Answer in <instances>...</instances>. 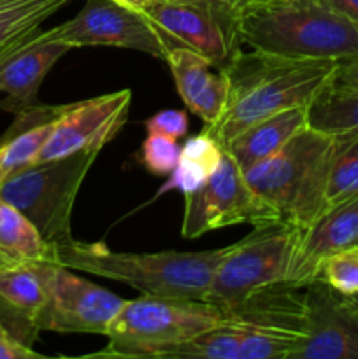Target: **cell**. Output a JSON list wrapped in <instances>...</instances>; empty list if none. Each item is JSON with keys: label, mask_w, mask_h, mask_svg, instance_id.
Listing matches in <instances>:
<instances>
[{"label": "cell", "mask_w": 358, "mask_h": 359, "mask_svg": "<svg viewBox=\"0 0 358 359\" xmlns=\"http://www.w3.org/2000/svg\"><path fill=\"white\" fill-rule=\"evenodd\" d=\"M346 298H347V300L351 302V304L354 305V307L358 309V293H357V294H353V297H346Z\"/></svg>", "instance_id": "cell-35"}, {"label": "cell", "mask_w": 358, "mask_h": 359, "mask_svg": "<svg viewBox=\"0 0 358 359\" xmlns=\"http://www.w3.org/2000/svg\"><path fill=\"white\" fill-rule=\"evenodd\" d=\"M167 359L204 358V359H241V335L234 314L227 323L195 337L190 342L175 347Z\"/></svg>", "instance_id": "cell-25"}, {"label": "cell", "mask_w": 358, "mask_h": 359, "mask_svg": "<svg viewBox=\"0 0 358 359\" xmlns=\"http://www.w3.org/2000/svg\"><path fill=\"white\" fill-rule=\"evenodd\" d=\"M56 263L0 262V326L23 346L37 340L39 316L49 297Z\"/></svg>", "instance_id": "cell-15"}, {"label": "cell", "mask_w": 358, "mask_h": 359, "mask_svg": "<svg viewBox=\"0 0 358 359\" xmlns=\"http://www.w3.org/2000/svg\"><path fill=\"white\" fill-rule=\"evenodd\" d=\"M279 221L249 186L244 170L225 151L220 168L193 193L185 195L181 235L199 238L204 233L234 224L263 226Z\"/></svg>", "instance_id": "cell-10"}, {"label": "cell", "mask_w": 358, "mask_h": 359, "mask_svg": "<svg viewBox=\"0 0 358 359\" xmlns=\"http://www.w3.org/2000/svg\"><path fill=\"white\" fill-rule=\"evenodd\" d=\"M304 290L305 340L290 359H358V309L319 280Z\"/></svg>", "instance_id": "cell-14"}, {"label": "cell", "mask_w": 358, "mask_h": 359, "mask_svg": "<svg viewBox=\"0 0 358 359\" xmlns=\"http://www.w3.org/2000/svg\"><path fill=\"white\" fill-rule=\"evenodd\" d=\"M41 354L32 347L23 346L0 326V359H39Z\"/></svg>", "instance_id": "cell-29"}, {"label": "cell", "mask_w": 358, "mask_h": 359, "mask_svg": "<svg viewBox=\"0 0 358 359\" xmlns=\"http://www.w3.org/2000/svg\"><path fill=\"white\" fill-rule=\"evenodd\" d=\"M125 300L56 263L49 297L39 316L41 332L107 335Z\"/></svg>", "instance_id": "cell-12"}, {"label": "cell", "mask_w": 358, "mask_h": 359, "mask_svg": "<svg viewBox=\"0 0 358 359\" xmlns=\"http://www.w3.org/2000/svg\"><path fill=\"white\" fill-rule=\"evenodd\" d=\"M218 2L230 4V6L235 7V9H237V11H241V7H242V0H218Z\"/></svg>", "instance_id": "cell-34"}, {"label": "cell", "mask_w": 358, "mask_h": 359, "mask_svg": "<svg viewBox=\"0 0 358 359\" xmlns=\"http://www.w3.org/2000/svg\"><path fill=\"white\" fill-rule=\"evenodd\" d=\"M144 16L165 49H190L225 70L241 53L239 11L218 0H157Z\"/></svg>", "instance_id": "cell-8"}, {"label": "cell", "mask_w": 358, "mask_h": 359, "mask_svg": "<svg viewBox=\"0 0 358 359\" xmlns=\"http://www.w3.org/2000/svg\"><path fill=\"white\" fill-rule=\"evenodd\" d=\"M112 2L119 4V6H123V7H128V9H132V11L144 13V11H146L151 4L157 2V0H112Z\"/></svg>", "instance_id": "cell-33"}, {"label": "cell", "mask_w": 358, "mask_h": 359, "mask_svg": "<svg viewBox=\"0 0 358 359\" xmlns=\"http://www.w3.org/2000/svg\"><path fill=\"white\" fill-rule=\"evenodd\" d=\"M339 144L340 139L307 125L272 156L246 168L244 175L279 221L304 230L321 214Z\"/></svg>", "instance_id": "cell-4"}, {"label": "cell", "mask_w": 358, "mask_h": 359, "mask_svg": "<svg viewBox=\"0 0 358 359\" xmlns=\"http://www.w3.org/2000/svg\"><path fill=\"white\" fill-rule=\"evenodd\" d=\"M65 109L67 105H35L16 114L9 130L0 137V186L37 161L56 119Z\"/></svg>", "instance_id": "cell-19"}, {"label": "cell", "mask_w": 358, "mask_h": 359, "mask_svg": "<svg viewBox=\"0 0 358 359\" xmlns=\"http://www.w3.org/2000/svg\"><path fill=\"white\" fill-rule=\"evenodd\" d=\"M102 149H84L51 161H37L0 186V198L34 223L53 248L72 241V209L84 177Z\"/></svg>", "instance_id": "cell-6"}, {"label": "cell", "mask_w": 358, "mask_h": 359, "mask_svg": "<svg viewBox=\"0 0 358 359\" xmlns=\"http://www.w3.org/2000/svg\"><path fill=\"white\" fill-rule=\"evenodd\" d=\"M69 0H0V51L41 30Z\"/></svg>", "instance_id": "cell-23"}, {"label": "cell", "mask_w": 358, "mask_h": 359, "mask_svg": "<svg viewBox=\"0 0 358 359\" xmlns=\"http://www.w3.org/2000/svg\"><path fill=\"white\" fill-rule=\"evenodd\" d=\"M333 83L340 86L358 88V55L339 62Z\"/></svg>", "instance_id": "cell-30"}, {"label": "cell", "mask_w": 358, "mask_h": 359, "mask_svg": "<svg viewBox=\"0 0 358 359\" xmlns=\"http://www.w3.org/2000/svg\"><path fill=\"white\" fill-rule=\"evenodd\" d=\"M253 2H256V0H242V7L249 6V4H253ZM242 7H241V9H242Z\"/></svg>", "instance_id": "cell-36"}, {"label": "cell", "mask_w": 358, "mask_h": 359, "mask_svg": "<svg viewBox=\"0 0 358 359\" xmlns=\"http://www.w3.org/2000/svg\"><path fill=\"white\" fill-rule=\"evenodd\" d=\"M323 2L358 27V0H323Z\"/></svg>", "instance_id": "cell-31"}, {"label": "cell", "mask_w": 358, "mask_h": 359, "mask_svg": "<svg viewBox=\"0 0 358 359\" xmlns=\"http://www.w3.org/2000/svg\"><path fill=\"white\" fill-rule=\"evenodd\" d=\"M339 62L290 60L251 49L241 51L225 69L230 83L228 102L216 125L206 126L221 146L237 133L276 112L309 107L333 83Z\"/></svg>", "instance_id": "cell-1"}, {"label": "cell", "mask_w": 358, "mask_h": 359, "mask_svg": "<svg viewBox=\"0 0 358 359\" xmlns=\"http://www.w3.org/2000/svg\"><path fill=\"white\" fill-rule=\"evenodd\" d=\"M298 237L300 230L283 221L255 226L251 235L228 245L204 300L230 312L265 287L286 283Z\"/></svg>", "instance_id": "cell-7"}, {"label": "cell", "mask_w": 358, "mask_h": 359, "mask_svg": "<svg viewBox=\"0 0 358 359\" xmlns=\"http://www.w3.org/2000/svg\"><path fill=\"white\" fill-rule=\"evenodd\" d=\"M181 158L179 140L165 135L147 133L140 147V161L150 174L158 177H167L172 174Z\"/></svg>", "instance_id": "cell-27"}, {"label": "cell", "mask_w": 358, "mask_h": 359, "mask_svg": "<svg viewBox=\"0 0 358 359\" xmlns=\"http://www.w3.org/2000/svg\"><path fill=\"white\" fill-rule=\"evenodd\" d=\"M53 39L74 48L111 46L167 58V49L144 13L112 0H86L83 9L58 27L49 28Z\"/></svg>", "instance_id": "cell-11"}, {"label": "cell", "mask_w": 358, "mask_h": 359, "mask_svg": "<svg viewBox=\"0 0 358 359\" xmlns=\"http://www.w3.org/2000/svg\"><path fill=\"white\" fill-rule=\"evenodd\" d=\"M188 114L181 109H165L157 112L144 121L147 133L165 135L171 139L181 140L188 133Z\"/></svg>", "instance_id": "cell-28"}, {"label": "cell", "mask_w": 358, "mask_h": 359, "mask_svg": "<svg viewBox=\"0 0 358 359\" xmlns=\"http://www.w3.org/2000/svg\"><path fill=\"white\" fill-rule=\"evenodd\" d=\"M165 62L188 111L199 116L206 126L216 125L228 102L230 83L227 72L190 49H172Z\"/></svg>", "instance_id": "cell-18"}, {"label": "cell", "mask_w": 358, "mask_h": 359, "mask_svg": "<svg viewBox=\"0 0 358 359\" xmlns=\"http://www.w3.org/2000/svg\"><path fill=\"white\" fill-rule=\"evenodd\" d=\"M132 91L128 88L90 100L69 104L53 126L37 161H51L84 149H104L128 119ZM35 161V163H37Z\"/></svg>", "instance_id": "cell-13"}, {"label": "cell", "mask_w": 358, "mask_h": 359, "mask_svg": "<svg viewBox=\"0 0 358 359\" xmlns=\"http://www.w3.org/2000/svg\"><path fill=\"white\" fill-rule=\"evenodd\" d=\"M232 312L206 300L142 294L125 300L97 356L164 358L175 347L223 325Z\"/></svg>", "instance_id": "cell-5"}, {"label": "cell", "mask_w": 358, "mask_h": 359, "mask_svg": "<svg viewBox=\"0 0 358 359\" xmlns=\"http://www.w3.org/2000/svg\"><path fill=\"white\" fill-rule=\"evenodd\" d=\"M69 51V46L53 39L49 30H39L0 74V109L16 116L39 105L42 81Z\"/></svg>", "instance_id": "cell-17"}, {"label": "cell", "mask_w": 358, "mask_h": 359, "mask_svg": "<svg viewBox=\"0 0 358 359\" xmlns=\"http://www.w3.org/2000/svg\"><path fill=\"white\" fill-rule=\"evenodd\" d=\"M309 126L337 139H358V88L329 84L307 109Z\"/></svg>", "instance_id": "cell-22"}, {"label": "cell", "mask_w": 358, "mask_h": 359, "mask_svg": "<svg viewBox=\"0 0 358 359\" xmlns=\"http://www.w3.org/2000/svg\"><path fill=\"white\" fill-rule=\"evenodd\" d=\"M0 262L56 263L55 248L13 203L0 198Z\"/></svg>", "instance_id": "cell-21"}, {"label": "cell", "mask_w": 358, "mask_h": 359, "mask_svg": "<svg viewBox=\"0 0 358 359\" xmlns=\"http://www.w3.org/2000/svg\"><path fill=\"white\" fill-rule=\"evenodd\" d=\"M302 287L276 284L253 294L235 311L241 335V359H290L305 340Z\"/></svg>", "instance_id": "cell-9"}, {"label": "cell", "mask_w": 358, "mask_h": 359, "mask_svg": "<svg viewBox=\"0 0 358 359\" xmlns=\"http://www.w3.org/2000/svg\"><path fill=\"white\" fill-rule=\"evenodd\" d=\"M242 44L290 60L358 55V27L323 0H256L239 11Z\"/></svg>", "instance_id": "cell-2"}, {"label": "cell", "mask_w": 358, "mask_h": 359, "mask_svg": "<svg viewBox=\"0 0 358 359\" xmlns=\"http://www.w3.org/2000/svg\"><path fill=\"white\" fill-rule=\"evenodd\" d=\"M344 297L358 293V245L336 252L319 266L318 279Z\"/></svg>", "instance_id": "cell-26"}, {"label": "cell", "mask_w": 358, "mask_h": 359, "mask_svg": "<svg viewBox=\"0 0 358 359\" xmlns=\"http://www.w3.org/2000/svg\"><path fill=\"white\" fill-rule=\"evenodd\" d=\"M307 109L291 107L253 123L234 139L228 140L223 146L225 151L237 161L242 170L267 160L309 125Z\"/></svg>", "instance_id": "cell-20"}, {"label": "cell", "mask_w": 358, "mask_h": 359, "mask_svg": "<svg viewBox=\"0 0 358 359\" xmlns=\"http://www.w3.org/2000/svg\"><path fill=\"white\" fill-rule=\"evenodd\" d=\"M354 245H358V200L326 210L300 230L286 283L295 287L316 283L326 258Z\"/></svg>", "instance_id": "cell-16"}, {"label": "cell", "mask_w": 358, "mask_h": 359, "mask_svg": "<svg viewBox=\"0 0 358 359\" xmlns=\"http://www.w3.org/2000/svg\"><path fill=\"white\" fill-rule=\"evenodd\" d=\"M228 248L199 252H118L104 242L72 238L55 248L56 263L77 272L118 280L142 294L204 300Z\"/></svg>", "instance_id": "cell-3"}, {"label": "cell", "mask_w": 358, "mask_h": 359, "mask_svg": "<svg viewBox=\"0 0 358 359\" xmlns=\"http://www.w3.org/2000/svg\"><path fill=\"white\" fill-rule=\"evenodd\" d=\"M37 32H34V34H30V35H27V37L20 39V41H16V42H14V44H11L9 48H6V49H4V51H0V74H2V70L6 69L7 63H9L11 60H13V56L16 55V53L20 51V49H23V46L27 44V42L30 41V39L34 37V35L37 34Z\"/></svg>", "instance_id": "cell-32"}, {"label": "cell", "mask_w": 358, "mask_h": 359, "mask_svg": "<svg viewBox=\"0 0 358 359\" xmlns=\"http://www.w3.org/2000/svg\"><path fill=\"white\" fill-rule=\"evenodd\" d=\"M353 200H358V139H340L326 179L321 214Z\"/></svg>", "instance_id": "cell-24"}]
</instances>
